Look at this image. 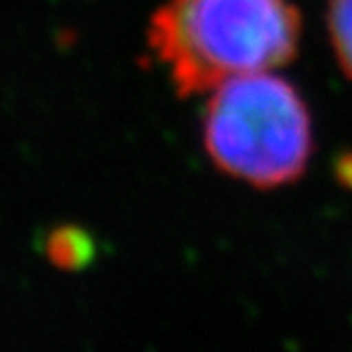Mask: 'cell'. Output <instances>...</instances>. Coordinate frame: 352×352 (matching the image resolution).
I'll return each mask as SVG.
<instances>
[{
	"label": "cell",
	"mask_w": 352,
	"mask_h": 352,
	"mask_svg": "<svg viewBox=\"0 0 352 352\" xmlns=\"http://www.w3.org/2000/svg\"><path fill=\"white\" fill-rule=\"evenodd\" d=\"M147 42L186 98L296 56L301 15L289 0H166Z\"/></svg>",
	"instance_id": "cell-1"
},
{
	"label": "cell",
	"mask_w": 352,
	"mask_h": 352,
	"mask_svg": "<svg viewBox=\"0 0 352 352\" xmlns=\"http://www.w3.org/2000/svg\"><path fill=\"white\" fill-rule=\"evenodd\" d=\"M204 144L223 174L257 188L303 176L314 152V127L296 88L270 72L213 88L204 118Z\"/></svg>",
	"instance_id": "cell-2"
},
{
	"label": "cell",
	"mask_w": 352,
	"mask_h": 352,
	"mask_svg": "<svg viewBox=\"0 0 352 352\" xmlns=\"http://www.w3.org/2000/svg\"><path fill=\"white\" fill-rule=\"evenodd\" d=\"M44 254L54 267L66 272L83 270L96 254V242L86 230L76 226H61L47 235Z\"/></svg>",
	"instance_id": "cell-3"
},
{
	"label": "cell",
	"mask_w": 352,
	"mask_h": 352,
	"mask_svg": "<svg viewBox=\"0 0 352 352\" xmlns=\"http://www.w3.org/2000/svg\"><path fill=\"white\" fill-rule=\"evenodd\" d=\"M328 32L338 64L342 66L347 78H352V0H330Z\"/></svg>",
	"instance_id": "cell-4"
}]
</instances>
